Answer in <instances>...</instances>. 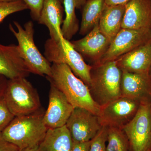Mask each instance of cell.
Segmentation results:
<instances>
[{
    "label": "cell",
    "mask_w": 151,
    "mask_h": 151,
    "mask_svg": "<svg viewBox=\"0 0 151 151\" xmlns=\"http://www.w3.org/2000/svg\"><path fill=\"white\" fill-rule=\"evenodd\" d=\"M8 80V79L4 76L0 75V99L4 97Z\"/></svg>",
    "instance_id": "obj_29"
},
{
    "label": "cell",
    "mask_w": 151,
    "mask_h": 151,
    "mask_svg": "<svg viewBox=\"0 0 151 151\" xmlns=\"http://www.w3.org/2000/svg\"><path fill=\"white\" fill-rule=\"evenodd\" d=\"M59 0H45L38 22L46 26L50 38L59 42L64 39L61 28L63 23V8Z\"/></svg>",
    "instance_id": "obj_17"
},
{
    "label": "cell",
    "mask_w": 151,
    "mask_h": 151,
    "mask_svg": "<svg viewBox=\"0 0 151 151\" xmlns=\"http://www.w3.org/2000/svg\"><path fill=\"white\" fill-rule=\"evenodd\" d=\"M14 24L16 29L11 24L9 28L16 38L19 51L30 73L49 76L51 73V65L36 46L32 22L29 21L26 23L24 27L18 22L14 21Z\"/></svg>",
    "instance_id": "obj_4"
},
{
    "label": "cell",
    "mask_w": 151,
    "mask_h": 151,
    "mask_svg": "<svg viewBox=\"0 0 151 151\" xmlns=\"http://www.w3.org/2000/svg\"><path fill=\"white\" fill-rule=\"evenodd\" d=\"M98 24L84 37L70 42L74 48L82 56L95 61V64L100 61L111 42L100 31Z\"/></svg>",
    "instance_id": "obj_13"
},
{
    "label": "cell",
    "mask_w": 151,
    "mask_h": 151,
    "mask_svg": "<svg viewBox=\"0 0 151 151\" xmlns=\"http://www.w3.org/2000/svg\"><path fill=\"white\" fill-rule=\"evenodd\" d=\"M65 126L76 142L91 140L102 127L98 116L80 108L73 109Z\"/></svg>",
    "instance_id": "obj_10"
},
{
    "label": "cell",
    "mask_w": 151,
    "mask_h": 151,
    "mask_svg": "<svg viewBox=\"0 0 151 151\" xmlns=\"http://www.w3.org/2000/svg\"><path fill=\"white\" fill-rule=\"evenodd\" d=\"M105 5V0H87L82 8L79 33L86 35L99 21Z\"/></svg>",
    "instance_id": "obj_20"
},
{
    "label": "cell",
    "mask_w": 151,
    "mask_h": 151,
    "mask_svg": "<svg viewBox=\"0 0 151 151\" xmlns=\"http://www.w3.org/2000/svg\"><path fill=\"white\" fill-rule=\"evenodd\" d=\"M151 28V0H132L126 5L122 28Z\"/></svg>",
    "instance_id": "obj_16"
},
{
    "label": "cell",
    "mask_w": 151,
    "mask_h": 151,
    "mask_svg": "<svg viewBox=\"0 0 151 151\" xmlns=\"http://www.w3.org/2000/svg\"><path fill=\"white\" fill-rule=\"evenodd\" d=\"M73 140L66 126L48 129L39 145L40 151H71Z\"/></svg>",
    "instance_id": "obj_19"
},
{
    "label": "cell",
    "mask_w": 151,
    "mask_h": 151,
    "mask_svg": "<svg viewBox=\"0 0 151 151\" xmlns=\"http://www.w3.org/2000/svg\"><path fill=\"white\" fill-rule=\"evenodd\" d=\"M91 78L89 90L100 107L122 97V70L116 60L92 66Z\"/></svg>",
    "instance_id": "obj_3"
},
{
    "label": "cell",
    "mask_w": 151,
    "mask_h": 151,
    "mask_svg": "<svg viewBox=\"0 0 151 151\" xmlns=\"http://www.w3.org/2000/svg\"><path fill=\"white\" fill-rule=\"evenodd\" d=\"M29 9L22 0L0 2V23L11 14Z\"/></svg>",
    "instance_id": "obj_23"
},
{
    "label": "cell",
    "mask_w": 151,
    "mask_h": 151,
    "mask_svg": "<svg viewBox=\"0 0 151 151\" xmlns=\"http://www.w3.org/2000/svg\"><path fill=\"white\" fill-rule=\"evenodd\" d=\"M122 129L132 151H151V103H140L135 116Z\"/></svg>",
    "instance_id": "obj_7"
},
{
    "label": "cell",
    "mask_w": 151,
    "mask_h": 151,
    "mask_svg": "<svg viewBox=\"0 0 151 151\" xmlns=\"http://www.w3.org/2000/svg\"><path fill=\"white\" fill-rule=\"evenodd\" d=\"M122 70L150 74L151 68V38L140 46L116 60Z\"/></svg>",
    "instance_id": "obj_15"
},
{
    "label": "cell",
    "mask_w": 151,
    "mask_h": 151,
    "mask_svg": "<svg viewBox=\"0 0 151 151\" xmlns=\"http://www.w3.org/2000/svg\"><path fill=\"white\" fill-rule=\"evenodd\" d=\"M87 0H63L65 18L61 28L64 38L70 40L79 30V24L76 9H82Z\"/></svg>",
    "instance_id": "obj_21"
},
{
    "label": "cell",
    "mask_w": 151,
    "mask_h": 151,
    "mask_svg": "<svg viewBox=\"0 0 151 151\" xmlns=\"http://www.w3.org/2000/svg\"><path fill=\"white\" fill-rule=\"evenodd\" d=\"M30 11L34 20L38 21L43 7L45 0H22Z\"/></svg>",
    "instance_id": "obj_26"
},
{
    "label": "cell",
    "mask_w": 151,
    "mask_h": 151,
    "mask_svg": "<svg viewBox=\"0 0 151 151\" xmlns=\"http://www.w3.org/2000/svg\"><path fill=\"white\" fill-rule=\"evenodd\" d=\"M121 93L123 97L139 103H151V76L122 70Z\"/></svg>",
    "instance_id": "obj_12"
},
{
    "label": "cell",
    "mask_w": 151,
    "mask_h": 151,
    "mask_svg": "<svg viewBox=\"0 0 151 151\" xmlns=\"http://www.w3.org/2000/svg\"><path fill=\"white\" fill-rule=\"evenodd\" d=\"M73 109L63 93L50 83L48 106L43 117L47 127L54 129L65 126Z\"/></svg>",
    "instance_id": "obj_11"
},
{
    "label": "cell",
    "mask_w": 151,
    "mask_h": 151,
    "mask_svg": "<svg viewBox=\"0 0 151 151\" xmlns=\"http://www.w3.org/2000/svg\"><path fill=\"white\" fill-rule=\"evenodd\" d=\"M44 113L40 110L29 115L15 116L1 132L3 138L20 150L39 145L48 129L44 122Z\"/></svg>",
    "instance_id": "obj_2"
},
{
    "label": "cell",
    "mask_w": 151,
    "mask_h": 151,
    "mask_svg": "<svg viewBox=\"0 0 151 151\" xmlns=\"http://www.w3.org/2000/svg\"><path fill=\"white\" fill-rule=\"evenodd\" d=\"M15 117L9 109L4 97L0 99V132L8 126Z\"/></svg>",
    "instance_id": "obj_25"
},
{
    "label": "cell",
    "mask_w": 151,
    "mask_h": 151,
    "mask_svg": "<svg viewBox=\"0 0 151 151\" xmlns=\"http://www.w3.org/2000/svg\"><path fill=\"white\" fill-rule=\"evenodd\" d=\"M151 38V28L137 29L122 28L111 42L100 61L94 65L116 60Z\"/></svg>",
    "instance_id": "obj_8"
},
{
    "label": "cell",
    "mask_w": 151,
    "mask_h": 151,
    "mask_svg": "<svg viewBox=\"0 0 151 151\" xmlns=\"http://www.w3.org/2000/svg\"><path fill=\"white\" fill-rule=\"evenodd\" d=\"M19 151H40V150L39 148V145H37L20 150Z\"/></svg>",
    "instance_id": "obj_31"
},
{
    "label": "cell",
    "mask_w": 151,
    "mask_h": 151,
    "mask_svg": "<svg viewBox=\"0 0 151 151\" xmlns=\"http://www.w3.org/2000/svg\"><path fill=\"white\" fill-rule=\"evenodd\" d=\"M44 55L50 63L66 64L76 76L88 86L90 85L92 66L86 64L70 41L64 38L57 42L50 38L45 44Z\"/></svg>",
    "instance_id": "obj_5"
},
{
    "label": "cell",
    "mask_w": 151,
    "mask_h": 151,
    "mask_svg": "<svg viewBox=\"0 0 151 151\" xmlns=\"http://www.w3.org/2000/svg\"><path fill=\"white\" fill-rule=\"evenodd\" d=\"M140 104L122 96L101 106L98 116L100 124L102 127L122 129L135 116Z\"/></svg>",
    "instance_id": "obj_9"
},
{
    "label": "cell",
    "mask_w": 151,
    "mask_h": 151,
    "mask_svg": "<svg viewBox=\"0 0 151 151\" xmlns=\"http://www.w3.org/2000/svg\"><path fill=\"white\" fill-rule=\"evenodd\" d=\"M91 140L84 142H73L71 151H89Z\"/></svg>",
    "instance_id": "obj_28"
},
{
    "label": "cell",
    "mask_w": 151,
    "mask_h": 151,
    "mask_svg": "<svg viewBox=\"0 0 151 151\" xmlns=\"http://www.w3.org/2000/svg\"><path fill=\"white\" fill-rule=\"evenodd\" d=\"M125 9L126 5L105 4L98 24L100 31L111 42L122 29Z\"/></svg>",
    "instance_id": "obj_18"
},
{
    "label": "cell",
    "mask_w": 151,
    "mask_h": 151,
    "mask_svg": "<svg viewBox=\"0 0 151 151\" xmlns=\"http://www.w3.org/2000/svg\"><path fill=\"white\" fill-rule=\"evenodd\" d=\"M132 0H105V4L108 6L126 5Z\"/></svg>",
    "instance_id": "obj_30"
},
{
    "label": "cell",
    "mask_w": 151,
    "mask_h": 151,
    "mask_svg": "<svg viewBox=\"0 0 151 151\" xmlns=\"http://www.w3.org/2000/svg\"><path fill=\"white\" fill-rule=\"evenodd\" d=\"M47 78L63 93L73 108L88 110L98 116L101 107L93 99L89 86L65 64L53 63Z\"/></svg>",
    "instance_id": "obj_1"
},
{
    "label": "cell",
    "mask_w": 151,
    "mask_h": 151,
    "mask_svg": "<svg viewBox=\"0 0 151 151\" xmlns=\"http://www.w3.org/2000/svg\"><path fill=\"white\" fill-rule=\"evenodd\" d=\"M3 97L15 116L29 115L40 110L37 91L25 77L8 79Z\"/></svg>",
    "instance_id": "obj_6"
},
{
    "label": "cell",
    "mask_w": 151,
    "mask_h": 151,
    "mask_svg": "<svg viewBox=\"0 0 151 151\" xmlns=\"http://www.w3.org/2000/svg\"><path fill=\"white\" fill-rule=\"evenodd\" d=\"M106 151H129V143L122 128L108 127Z\"/></svg>",
    "instance_id": "obj_22"
},
{
    "label": "cell",
    "mask_w": 151,
    "mask_h": 151,
    "mask_svg": "<svg viewBox=\"0 0 151 151\" xmlns=\"http://www.w3.org/2000/svg\"><path fill=\"white\" fill-rule=\"evenodd\" d=\"M30 73L17 45L0 43V75L12 79L26 78Z\"/></svg>",
    "instance_id": "obj_14"
},
{
    "label": "cell",
    "mask_w": 151,
    "mask_h": 151,
    "mask_svg": "<svg viewBox=\"0 0 151 151\" xmlns=\"http://www.w3.org/2000/svg\"><path fill=\"white\" fill-rule=\"evenodd\" d=\"M108 128L102 127L96 136L91 140L89 151H106Z\"/></svg>",
    "instance_id": "obj_24"
},
{
    "label": "cell",
    "mask_w": 151,
    "mask_h": 151,
    "mask_svg": "<svg viewBox=\"0 0 151 151\" xmlns=\"http://www.w3.org/2000/svg\"><path fill=\"white\" fill-rule=\"evenodd\" d=\"M59 1H60V2H61V3H62V4H63V0H59Z\"/></svg>",
    "instance_id": "obj_33"
},
{
    "label": "cell",
    "mask_w": 151,
    "mask_h": 151,
    "mask_svg": "<svg viewBox=\"0 0 151 151\" xmlns=\"http://www.w3.org/2000/svg\"><path fill=\"white\" fill-rule=\"evenodd\" d=\"M17 0H0V2H6L14 1Z\"/></svg>",
    "instance_id": "obj_32"
},
{
    "label": "cell",
    "mask_w": 151,
    "mask_h": 151,
    "mask_svg": "<svg viewBox=\"0 0 151 151\" xmlns=\"http://www.w3.org/2000/svg\"><path fill=\"white\" fill-rule=\"evenodd\" d=\"M19 149L13 144L6 140L0 132V151H19Z\"/></svg>",
    "instance_id": "obj_27"
},
{
    "label": "cell",
    "mask_w": 151,
    "mask_h": 151,
    "mask_svg": "<svg viewBox=\"0 0 151 151\" xmlns=\"http://www.w3.org/2000/svg\"><path fill=\"white\" fill-rule=\"evenodd\" d=\"M150 76H151V68L150 69Z\"/></svg>",
    "instance_id": "obj_34"
}]
</instances>
